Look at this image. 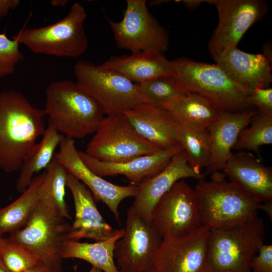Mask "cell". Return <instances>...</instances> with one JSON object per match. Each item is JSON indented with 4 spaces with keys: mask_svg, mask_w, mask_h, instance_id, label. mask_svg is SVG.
Masks as SVG:
<instances>
[{
    "mask_svg": "<svg viewBox=\"0 0 272 272\" xmlns=\"http://www.w3.org/2000/svg\"><path fill=\"white\" fill-rule=\"evenodd\" d=\"M43 109L33 106L21 93H0V167L12 172L20 169L24 158L45 130Z\"/></svg>",
    "mask_w": 272,
    "mask_h": 272,
    "instance_id": "6da1fadb",
    "label": "cell"
},
{
    "mask_svg": "<svg viewBox=\"0 0 272 272\" xmlns=\"http://www.w3.org/2000/svg\"><path fill=\"white\" fill-rule=\"evenodd\" d=\"M43 111L59 133L73 139L94 133L106 115L93 97L70 80L55 81L48 85Z\"/></svg>",
    "mask_w": 272,
    "mask_h": 272,
    "instance_id": "7a4b0ae2",
    "label": "cell"
},
{
    "mask_svg": "<svg viewBox=\"0 0 272 272\" xmlns=\"http://www.w3.org/2000/svg\"><path fill=\"white\" fill-rule=\"evenodd\" d=\"M201 225L210 230L232 226L257 215L262 202L244 193L222 171L198 180L194 189Z\"/></svg>",
    "mask_w": 272,
    "mask_h": 272,
    "instance_id": "3957f363",
    "label": "cell"
},
{
    "mask_svg": "<svg viewBox=\"0 0 272 272\" xmlns=\"http://www.w3.org/2000/svg\"><path fill=\"white\" fill-rule=\"evenodd\" d=\"M266 235L258 216L243 222L210 230L208 263L211 272H252L251 263Z\"/></svg>",
    "mask_w": 272,
    "mask_h": 272,
    "instance_id": "277c9868",
    "label": "cell"
},
{
    "mask_svg": "<svg viewBox=\"0 0 272 272\" xmlns=\"http://www.w3.org/2000/svg\"><path fill=\"white\" fill-rule=\"evenodd\" d=\"M172 62L173 75L182 87L207 100L220 111L253 109L247 101L249 92L235 83L217 64L184 58Z\"/></svg>",
    "mask_w": 272,
    "mask_h": 272,
    "instance_id": "5b68a950",
    "label": "cell"
},
{
    "mask_svg": "<svg viewBox=\"0 0 272 272\" xmlns=\"http://www.w3.org/2000/svg\"><path fill=\"white\" fill-rule=\"evenodd\" d=\"M86 17L84 7L75 3L59 21L38 28L23 29L13 39L35 53L77 58L88 47L84 27Z\"/></svg>",
    "mask_w": 272,
    "mask_h": 272,
    "instance_id": "8992f818",
    "label": "cell"
},
{
    "mask_svg": "<svg viewBox=\"0 0 272 272\" xmlns=\"http://www.w3.org/2000/svg\"><path fill=\"white\" fill-rule=\"evenodd\" d=\"M71 225L39 202L27 225L10 234V241L23 245L36 255L38 265L48 272H63L62 249Z\"/></svg>",
    "mask_w": 272,
    "mask_h": 272,
    "instance_id": "52a82bcc",
    "label": "cell"
},
{
    "mask_svg": "<svg viewBox=\"0 0 272 272\" xmlns=\"http://www.w3.org/2000/svg\"><path fill=\"white\" fill-rule=\"evenodd\" d=\"M74 71L77 83L107 115L123 114L142 103L137 84L116 71L83 60L77 61Z\"/></svg>",
    "mask_w": 272,
    "mask_h": 272,
    "instance_id": "ba28073f",
    "label": "cell"
},
{
    "mask_svg": "<svg viewBox=\"0 0 272 272\" xmlns=\"http://www.w3.org/2000/svg\"><path fill=\"white\" fill-rule=\"evenodd\" d=\"M161 150L137 132L124 114L107 115L84 152L101 161L121 163Z\"/></svg>",
    "mask_w": 272,
    "mask_h": 272,
    "instance_id": "9c48e42d",
    "label": "cell"
},
{
    "mask_svg": "<svg viewBox=\"0 0 272 272\" xmlns=\"http://www.w3.org/2000/svg\"><path fill=\"white\" fill-rule=\"evenodd\" d=\"M163 237L151 220L127 211L123 236L115 243L114 259L119 272H154Z\"/></svg>",
    "mask_w": 272,
    "mask_h": 272,
    "instance_id": "30bf717a",
    "label": "cell"
},
{
    "mask_svg": "<svg viewBox=\"0 0 272 272\" xmlns=\"http://www.w3.org/2000/svg\"><path fill=\"white\" fill-rule=\"evenodd\" d=\"M122 19L107 18L117 47L131 53L155 50L161 53L169 45L168 33L149 12L146 0H127Z\"/></svg>",
    "mask_w": 272,
    "mask_h": 272,
    "instance_id": "8fae6325",
    "label": "cell"
},
{
    "mask_svg": "<svg viewBox=\"0 0 272 272\" xmlns=\"http://www.w3.org/2000/svg\"><path fill=\"white\" fill-rule=\"evenodd\" d=\"M218 14V24L209 42L213 59L237 47L247 30L262 19L268 11L263 0H210Z\"/></svg>",
    "mask_w": 272,
    "mask_h": 272,
    "instance_id": "7c38bea8",
    "label": "cell"
},
{
    "mask_svg": "<svg viewBox=\"0 0 272 272\" xmlns=\"http://www.w3.org/2000/svg\"><path fill=\"white\" fill-rule=\"evenodd\" d=\"M151 220L165 238H179L201 226L194 189L185 179L176 182L155 206Z\"/></svg>",
    "mask_w": 272,
    "mask_h": 272,
    "instance_id": "4fadbf2b",
    "label": "cell"
},
{
    "mask_svg": "<svg viewBox=\"0 0 272 272\" xmlns=\"http://www.w3.org/2000/svg\"><path fill=\"white\" fill-rule=\"evenodd\" d=\"M210 230L201 226L179 238H163L154 272H211L208 263Z\"/></svg>",
    "mask_w": 272,
    "mask_h": 272,
    "instance_id": "5bb4252c",
    "label": "cell"
},
{
    "mask_svg": "<svg viewBox=\"0 0 272 272\" xmlns=\"http://www.w3.org/2000/svg\"><path fill=\"white\" fill-rule=\"evenodd\" d=\"M54 157L67 170L91 191L96 201L104 203L113 213L117 222L121 224L118 206L121 201L134 197L138 187L121 186L111 183L91 171L81 159L74 140L64 135Z\"/></svg>",
    "mask_w": 272,
    "mask_h": 272,
    "instance_id": "9a60e30c",
    "label": "cell"
},
{
    "mask_svg": "<svg viewBox=\"0 0 272 272\" xmlns=\"http://www.w3.org/2000/svg\"><path fill=\"white\" fill-rule=\"evenodd\" d=\"M66 185L72 192L75 208V220L67 240L79 241L87 238L98 242L108 239L119 231L103 218L93 195L84 184L69 173Z\"/></svg>",
    "mask_w": 272,
    "mask_h": 272,
    "instance_id": "2e32d148",
    "label": "cell"
},
{
    "mask_svg": "<svg viewBox=\"0 0 272 272\" xmlns=\"http://www.w3.org/2000/svg\"><path fill=\"white\" fill-rule=\"evenodd\" d=\"M205 173L196 172L189 165L184 151L174 155L159 173L144 179L139 185L130 207L139 215L151 220L153 210L162 195L177 181L187 178H205Z\"/></svg>",
    "mask_w": 272,
    "mask_h": 272,
    "instance_id": "e0dca14e",
    "label": "cell"
},
{
    "mask_svg": "<svg viewBox=\"0 0 272 272\" xmlns=\"http://www.w3.org/2000/svg\"><path fill=\"white\" fill-rule=\"evenodd\" d=\"M222 172L248 195L261 202L272 201V168L251 153H232Z\"/></svg>",
    "mask_w": 272,
    "mask_h": 272,
    "instance_id": "ac0fdd59",
    "label": "cell"
},
{
    "mask_svg": "<svg viewBox=\"0 0 272 272\" xmlns=\"http://www.w3.org/2000/svg\"><path fill=\"white\" fill-rule=\"evenodd\" d=\"M182 150L179 144L156 153L140 156L121 163H109L96 160L79 151L85 164L100 177L123 175L131 185L138 186L144 179L155 176L168 164L172 157Z\"/></svg>",
    "mask_w": 272,
    "mask_h": 272,
    "instance_id": "d6986e66",
    "label": "cell"
},
{
    "mask_svg": "<svg viewBox=\"0 0 272 272\" xmlns=\"http://www.w3.org/2000/svg\"><path fill=\"white\" fill-rule=\"evenodd\" d=\"M237 84L249 92L269 87L272 82L271 58L267 53L252 54L235 47L214 59Z\"/></svg>",
    "mask_w": 272,
    "mask_h": 272,
    "instance_id": "ffe728a7",
    "label": "cell"
},
{
    "mask_svg": "<svg viewBox=\"0 0 272 272\" xmlns=\"http://www.w3.org/2000/svg\"><path fill=\"white\" fill-rule=\"evenodd\" d=\"M123 114L140 136L160 149L179 144V124L168 110L141 103Z\"/></svg>",
    "mask_w": 272,
    "mask_h": 272,
    "instance_id": "44dd1931",
    "label": "cell"
},
{
    "mask_svg": "<svg viewBox=\"0 0 272 272\" xmlns=\"http://www.w3.org/2000/svg\"><path fill=\"white\" fill-rule=\"evenodd\" d=\"M258 112L253 109L237 112H221L207 127L212 147L211 164L206 174L222 171L232 154L241 131L247 127Z\"/></svg>",
    "mask_w": 272,
    "mask_h": 272,
    "instance_id": "7402d4cb",
    "label": "cell"
},
{
    "mask_svg": "<svg viewBox=\"0 0 272 272\" xmlns=\"http://www.w3.org/2000/svg\"><path fill=\"white\" fill-rule=\"evenodd\" d=\"M116 71L132 82L139 84L152 78L172 75V61L155 50L134 52L127 56H114L101 65Z\"/></svg>",
    "mask_w": 272,
    "mask_h": 272,
    "instance_id": "603a6c76",
    "label": "cell"
},
{
    "mask_svg": "<svg viewBox=\"0 0 272 272\" xmlns=\"http://www.w3.org/2000/svg\"><path fill=\"white\" fill-rule=\"evenodd\" d=\"M63 137L49 122L41 140L33 145L23 159L16 183L18 191L23 192L30 184L34 174L48 166Z\"/></svg>",
    "mask_w": 272,
    "mask_h": 272,
    "instance_id": "cb8c5ba5",
    "label": "cell"
},
{
    "mask_svg": "<svg viewBox=\"0 0 272 272\" xmlns=\"http://www.w3.org/2000/svg\"><path fill=\"white\" fill-rule=\"evenodd\" d=\"M124 233L123 228L108 239L92 243L67 240L62 247V257L84 260L103 272H119L114 259V250L116 242Z\"/></svg>",
    "mask_w": 272,
    "mask_h": 272,
    "instance_id": "d4e9b609",
    "label": "cell"
},
{
    "mask_svg": "<svg viewBox=\"0 0 272 272\" xmlns=\"http://www.w3.org/2000/svg\"><path fill=\"white\" fill-rule=\"evenodd\" d=\"M45 172L33 177L21 195L8 206L0 209V235L15 232L24 227L37 208Z\"/></svg>",
    "mask_w": 272,
    "mask_h": 272,
    "instance_id": "484cf974",
    "label": "cell"
},
{
    "mask_svg": "<svg viewBox=\"0 0 272 272\" xmlns=\"http://www.w3.org/2000/svg\"><path fill=\"white\" fill-rule=\"evenodd\" d=\"M167 110L179 124L201 130L207 129L221 112L207 100L189 92Z\"/></svg>",
    "mask_w": 272,
    "mask_h": 272,
    "instance_id": "4316f807",
    "label": "cell"
},
{
    "mask_svg": "<svg viewBox=\"0 0 272 272\" xmlns=\"http://www.w3.org/2000/svg\"><path fill=\"white\" fill-rule=\"evenodd\" d=\"M44 172L39 192V202L55 215L71 220L64 198L67 170L54 156Z\"/></svg>",
    "mask_w": 272,
    "mask_h": 272,
    "instance_id": "83f0119b",
    "label": "cell"
},
{
    "mask_svg": "<svg viewBox=\"0 0 272 272\" xmlns=\"http://www.w3.org/2000/svg\"><path fill=\"white\" fill-rule=\"evenodd\" d=\"M142 103L168 110L188 92L172 75L158 76L137 84Z\"/></svg>",
    "mask_w": 272,
    "mask_h": 272,
    "instance_id": "f1b7e54d",
    "label": "cell"
},
{
    "mask_svg": "<svg viewBox=\"0 0 272 272\" xmlns=\"http://www.w3.org/2000/svg\"><path fill=\"white\" fill-rule=\"evenodd\" d=\"M177 140L186 154L188 163L197 172L211 164L212 147L207 129L201 130L179 124Z\"/></svg>",
    "mask_w": 272,
    "mask_h": 272,
    "instance_id": "f546056e",
    "label": "cell"
},
{
    "mask_svg": "<svg viewBox=\"0 0 272 272\" xmlns=\"http://www.w3.org/2000/svg\"><path fill=\"white\" fill-rule=\"evenodd\" d=\"M240 132L233 149L252 151L259 155L260 147L272 144V116L257 112Z\"/></svg>",
    "mask_w": 272,
    "mask_h": 272,
    "instance_id": "4dcf8cb0",
    "label": "cell"
},
{
    "mask_svg": "<svg viewBox=\"0 0 272 272\" xmlns=\"http://www.w3.org/2000/svg\"><path fill=\"white\" fill-rule=\"evenodd\" d=\"M0 261L8 272H24L38 265L33 252L8 238L0 254Z\"/></svg>",
    "mask_w": 272,
    "mask_h": 272,
    "instance_id": "1f68e13d",
    "label": "cell"
},
{
    "mask_svg": "<svg viewBox=\"0 0 272 272\" xmlns=\"http://www.w3.org/2000/svg\"><path fill=\"white\" fill-rule=\"evenodd\" d=\"M19 45L15 39L0 33V78L13 74L16 65L24 59Z\"/></svg>",
    "mask_w": 272,
    "mask_h": 272,
    "instance_id": "d6a6232c",
    "label": "cell"
},
{
    "mask_svg": "<svg viewBox=\"0 0 272 272\" xmlns=\"http://www.w3.org/2000/svg\"><path fill=\"white\" fill-rule=\"evenodd\" d=\"M247 101L252 107L262 114L272 116L271 88H256L248 93Z\"/></svg>",
    "mask_w": 272,
    "mask_h": 272,
    "instance_id": "836d02e7",
    "label": "cell"
},
{
    "mask_svg": "<svg viewBox=\"0 0 272 272\" xmlns=\"http://www.w3.org/2000/svg\"><path fill=\"white\" fill-rule=\"evenodd\" d=\"M251 263L252 272H272V245H262Z\"/></svg>",
    "mask_w": 272,
    "mask_h": 272,
    "instance_id": "e575fe53",
    "label": "cell"
},
{
    "mask_svg": "<svg viewBox=\"0 0 272 272\" xmlns=\"http://www.w3.org/2000/svg\"><path fill=\"white\" fill-rule=\"evenodd\" d=\"M19 4V0H0V18L6 16L10 10L16 8Z\"/></svg>",
    "mask_w": 272,
    "mask_h": 272,
    "instance_id": "d590c367",
    "label": "cell"
},
{
    "mask_svg": "<svg viewBox=\"0 0 272 272\" xmlns=\"http://www.w3.org/2000/svg\"><path fill=\"white\" fill-rule=\"evenodd\" d=\"M206 1L201 0H183L180 2L188 9H194L199 6L202 3L206 2Z\"/></svg>",
    "mask_w": 272,
    "mask_h": 272,
    "instance_id": "8d00e7d4",
    "label": "cell"
},
{
    "mask_svg": "<svg viewBox=\"0 0 272 272\" xmlns=\"http://www.w3.org/2000/svg\"><path fill=\"white\" fill-rule=\"evenodd\" d=\"M260 210H263L270 218L272 217V201L264 202L261 204Z\"/></svg>",
    "mask_w": 272,
    "mask_h": 272,
    "instance_id": "74e56055",
    "label": "cell"
},
{
    "mask_svg": "<svg viewBox=\"0 0 272 272\" xmlns=\"http://www.w3.org/2000/svg\"><path fill=\"white\" fill-rule=\"evenodd\" d=\"M24 272H48L44 267L39 265L33 267Z\"/></svg>",
    "mask_w": 272,
    "mask_h": 272,
    "instance_id": "f35d334b",
    "label": "cell"
},
{
    "mask_svg": "<svg viewBox=\"0 0 272 272\" xmlns=\"http://www.w3.org/2000/svg\"><path fill=\"white\" fill-rule=\"evenodd\" d=\"M66 0H53L51 1V4L54 7L64 6L67 3Z\"/></svg>",
    "mask_w": 272,
    "mask_h": 272,
    "instance_id": "ab89813d",
    "label": "cell"
},
{
    "mask_svg": "<svg viewBox=\"0 0 272 272\" xmlns=\"http://www.w3.org/2000/svg\"><path fill=\"white\" fill-rule=\"evenodd\" d=\"M7 238H4L3 236L0 235V254L3 248L7 241Z\"/></svg>",
    "mask_w": 272,
    "mask_h": 272,
    "instance_id": "60d3db41",
    "label": "cell"
},
{
    "mask_svg": "<svg viewBox=\"0 0 272 272\" xmlns=\"http://www.w3.org/2000/svg\"><path fill=\"white\" fill-rule=\"evenodd\" d=\"M166 2V1H152L151 2H150V4L151 5H160L162 3H165Z\"/></svg>",
    "mask_w": 272,
    "mask_h": 272,
    "instance_id": "b9f144b4",
    "label": "cell"
},
{
    "mask_svg": "<svg viewBox=\"0 0 272 272\" xmlns=\"http://www.w3.org/2000/svg\"><path fill=\"white\" fill-rule=\"evenodd\" d=\"M89 272H103L101 269L96 268L95 267H92Z\"/></svg>",
    "mask_w": 272,
    "mask_h": 272,
    "instance_id": "7bdbcfd3",
    "label": "cell"
},
{
    "mask_svg": "<svg viewBox=\"0 0 272 272\" xmlns=\"http://www.w3.org/2000/svg\"><path fill=\"white\" fill-rule=\"evenodd\" d=\"M0 272H8L0 261Z\"/></svg>",
    "mask_w": 272,
    "mask_h": 272,
    "instance_id": "ee69618b",
    "label": "cell"
}]
</instances>
